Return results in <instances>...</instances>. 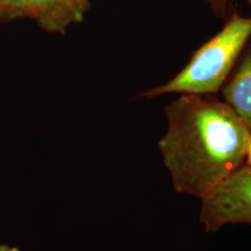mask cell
<instances>
[{"label": "cell", "mask_w": 251, "mask_h": 251, "mask_svg": "<svg viewBox=\"0 0 251 251\" xmlns=\"http://www.w3.org/2000/svg\"><path fill=\"white\" fill-rule=\"evenodd\" d=\"M165 114L158 148L176 192L200 199L245 164L251 130L215 95L181 94Z\"/></svg>", "instance_id": "6da1fadb"}, {"label": "cell", "mask_w": 251, "mask_h": 251, "mask_svg": "<svg viewBox=\"0 0 251 251\" xmlns=\"http://www.w3.org/2000/svg\"><path fill=\"white\" fill-rule=\"evenodd\" d=\"M251 36V18L242 17L234 11L223 30L200 47L178 75L140 96L152 98L169 93L216 95Z\"/></svg>", "instance_id": "7a4b0ae2"}, {"label": "cell", "mask_w": 251, "mask_h": 251, "mask_svg": "<svg viewBox=\"0 0 251 251\" xmlns=\"http://www.w3.org/2000/svg\"><path fill=\"white\" fill-rule=\"evenodd\" d=\"M200 199L199 220L207 233L227 224L251 225V166L243 164Z\"/></svg>", "instance_id": "3957f363"}, {"label": "cell", "mask_w": 251, "mask_h": 251, "mask_svg": "<svg viewBox=\"0 0 251 251\" xmlns=\"http://www.w3.org/2000/svg\"><path fill=\"white\" fill-rule=\"evenodd\" d=\"M22 4L25 16L35 19L47 32L64 35L84 19L90 0H22Z\"/></svg>", "instance_id": "277c9868"}, {"label": "cell", "mask_w": 251, "mask_h": 251, "mask_svg": "<svg viewBox=\"0 0 251 251\" xmlns=\"http://www.w3.org/2000/svg\"><path fill=\"white\" fill-rule=\"evenodd\" d=\"M223 95L251 132V45L230 80L223 86Z\"/></svg>", "instance_id": "5b68a950"}, {"label": "cell", "mask_w": 251, "mask_h": 251, "mask_svg": "<svg viewBox=\"0 0 251 251\" xmlns=\"http://www.w3.org/2000/svg\"><path fill=\"white\" fill-rule=\"evenodd\" d=\"M24 16L22 0H0V17L16 18Z\"/></svg>", "instance_id": "8992f818"}, {"label": "cell", "mask_w": 251, "mask_h": 251, "mask_svg": "<svg viewBox=\"0 0 251 251\" xmlns=\"http://www.w3.org/2000/svg\"><path fill=\"white\" fill-rule=\"evenodd\" d=\"M212 11L218 18H225L227 15L229 3L232 0H206Z\"/></svg>", "instance_id": "52a82bcc"}, {"label": "cell", "mask_w": 251, "mask_h": 251, "mask_svg": "<svg viewBox=\"0 0 251 251\" xmlns=\"http://www.w3.org/2000/svg\"><path fill=\"white\" fill-rule=\"evenodd\" d=\"M245 164L250 165L251 166V138L248 144L247 147V151H246V160H245Z\"/></svg>", "instance_id": "ba28073f"}, {"label": "cell", "mask_w": 251, "mask_h": 251, "mask_svg": "<svg viewBox=\"0 0 251 251\" xmlns=\"http://www.w3.org/2000/svg\"><path fill=\"white\" fill-rule=\"evenodd\" d=\"M0 251H22L16 247H11L6 244H2L0 245Z\"/></svg>", "instance_id": "9c48e42d"}]
</instances>
